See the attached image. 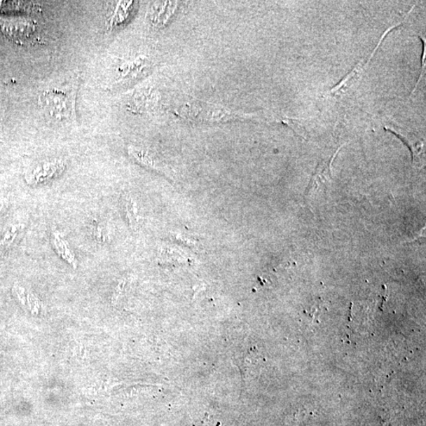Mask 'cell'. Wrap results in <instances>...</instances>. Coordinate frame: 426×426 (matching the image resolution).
<instances>
[{
  "mask_svg": "<svg viewBox=\"0 0 426 426\" xmlns=\"http://www.w3.org/2000/svg\"><path fill=\"white\" fill-rule=\"evenodd\" d=\"M27 224L22 221H12L6 225L0 233V256L8 252L21 240Z\"/></svg>",
  "mask_w": 426,
  "mask_h": 426,
  "instance_id": "cell-6",
  "label": "cell"
},
{
  "mask_svg": "<svg viewBox=\"0 0 426 426\" xmlns=\"http://www.w3.org/2000/svg\"><path fill=\"white\" fill-rule=\"evenodd\" d=\"M125 210L130 227L133 231L139 230L141 227L142 217L140 215L139 206L136 200L130 196H128L124 200Z\"/></svg>",
  "mask_w": 426,
  "mask_h": 426,
  "instance_id": "cell-8",
  "label": "cell"
},
{
  "mask_svg": "<svg viewBox=\"0 0 426 426\" xmlns=\"http://www.w3.org/2000/svg\"><path fill=\"white\" fill-rule=\"evenodd\" d=\"M180 111L191 121L203 123L228 122L241 117L225 106L202 102L187 103Z\"/></svg>",
  "mask_w": 426,
  "mask_h": 426,
  "instance_id": "cell-2",
  "label": "cell"
},
{
  "mask_svg": "<svg viewBox=\"0 0 426 426\" xmlns=\"http://www.w3.org/2000/svg\"><path fill=\"white\" fill-rule=\"evenodd\" d=\"M88 231L92 239L99 244L109 242L111 239V229L109 224L98 217L91 219L88 224Z\"/></svg>",
  "mask_w": 426,
  "mask_h": 426,
  "instance_id": "cell-7",
  "label": "cell"
},
{
  "mask_svg": "<svg viewBox=\"0 0 426 426\" xmlns=\"http://www.w3.org/2000/svg\"><path fill=\"white\" fill-rule=\"evenodd\" d=\"M66 168V162L60 158L42 160L25 174V181L31 187L39 186L60 177Z\"/></svg>",
  "mask_w": 426,
  "mask_h": 426,
  "instance_id": "cell-3",
  "label": "cell"
},
{
  "mask_svg": "<svg viewBox=\"0 0 426 426\" xmlns=\"http://www.w3.org/2000/svg\"><path fill=\"white\" fill-rule=\"evenodd\" d=\"M12 294L22 308L31 315L34 316L42 315L43 310H45V305H43L39 297L29 288L15 283L12 287Z\"/></svg>",
  "mask_w": 426,
  "mask_h": 426,
  "instance_id": "cell-5",
  "label": "cell"
},
{
  "mask_svg": "<svg viewBox=\"0 0 426 426\" xmlns=\"http://www.w3.org/2000/svg\"><path fill=\"white\" fill-rule=\"evenodd\" d=\"M9 209V202L7 200L0 198V218H1Z\"/></svg>",
  "mask_w": 426,
  "mask_h": 426,
  "instance_id": "cell-10",
  "label": "cell"
},
{
  "mask_svg": "<svg viewBox=\"0 0 426 426\" xmlns=\"http://www.w3.org/2000/svg\"><path fill=\"white\" fill-rule=\"evenodd\" d=\"M131 2H121L118 5L114 16H112L111 24V26H118V24L121 23L126 18V10L130 7Z\"/></svg>",
  "mask_w": 426,
  "mask_h": 426,
  "instance_id": "cell-9",
  "label": "cell"
},
{
  "mask_svg": "<svg viewBox=\"0 0 426 426\" xmlns=\"http://www.w3.org/2000/svg\"><path fill=\"white\" fill-rule=\"evenodd\" d=\"M39 104L46 115L60 122L71 121L74 115L73 90L64 87H53L43 91Z\"/></svg>",
  "mask_w": 426,
  "mask_h": 426,
  "instance_id": "cell-1",
  "label": "cell"
},
{
  "mask_svg": "<svg viewBox=\"0 0 426 426\" xmlns=\"http://www.w3.org/2000/svg\"><path fill=\"white\" fill-rule=\"evenodd\" d=\"M50 242H51L55 253L62 261H64L74 269L78 268V259L77 254L75 253L70 242L68 241L60 230L55 227L52 228L51 233H50Z\"/></svg>",
  "mask_w": 426,
  "mask_h": 426,
  "instance_id": "cell-4",
  "label": "cell"
}]
</instances>
